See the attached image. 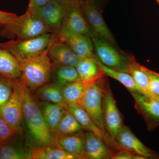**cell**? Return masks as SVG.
Here are the masks:
<instances>
[{
    "instance_id": "35",
    "label": "cell",
    "mask_w": 159,
    "mask_h": 159,
    "mask_svg": "<svg viewBox=\"0 0 159 159\" xmlns=\"http://www.w3.org/2000/svg\"><path fill=\"white\" fill-rule=\"evenodd\" d=\"M51 0H30L28 11H31L40 8L48 3Z\"/></svg>"
},
{
    "instance_id": "25",
    "label": "cell",
    "mask_w": 159,
    "mask_h": 159,
    "mask_svg": "<svg viewBox=\"0 0 159 159\" xmlns=\"http://www.w3.org/2000/svg\"><path fill=\"white\" fill-rule=\"evenodd\" d=\"M36 93L43 102L67 106L63 97L61 86L57 84H46L38 89Z\"/></svg>"
},
{
    "instance_id": "4",
    "label": "cell",
    "mask_w": 159,
    "mask_h": 159,
    "mask_svg": "<svg viewBox=\"0 0 159 159\" xmlns=\"http://www.w3.org/2000/svg\"><path fill=\"white\" fill-rule=\"evenodd\" d=\"M54 34L50 33L25 40H11L0 44V48L10 52L18 60L42 54L49 47Z\"/></svg>"
},
{
    "instance_id": "8",
    "label": "cell",
    "mask_w": 159,
    "mask_h": 159,
    "mask_svg": "<svg viewBox=\"0 0 159 159\" xmlns=\"http://www.w3.org/2000/svg\"><path fill=\"white\" fill-rule=\"evenodd\" d=\"M102 111L106 130L116 140L123 126L121 114L108 85L104 83L102 97Z\"/></svg>"
},
{
    "instance_id": "22",
    "label": "cell",
    "mask_w": 159,
    "mask_h": 159,
    "mask_svg": "<svg viewBox=\"0 0 159 159\" xmlns=\"http://www.w3.org/2000/svg\"><path fill=\"white\" fill-rule=\"evenodd\" d=\"M16 136L0 145V159H32L31 149L16 142Z\"/></svg>"
},
{
    "instance_id": "20",
    "label": "cell",
    "mask_w": 159,
    "mask_h": 159,
    "mask_svg": "<svg viewBox=\"0 0 159 159\" xmlns=\"http://www.w3.org/2000/svg\"><path fill=\"white\" fill-rule=\"evenodd\" d=\"M92 59L97 63L99 68L105 75L121 83L126 89H128L130 93L143 94L130 74L116 70L106 66L100 62L96 55H94Z\"/></svg>"
},
{
    "instance_id": "3",
    "label": "cell",
    "mask_w": 159,
    "mask_h": 159,
    "mask_svg": "<svg viewBox=\"0 0 159 159\" xmlns=\"http://www.w3.org/2000/svg\"><path fill=\"white\" fill-rule=\"evenodd\" d=\"M51 32V29L45 23L27 10L25 14L17 16L12 22L1 26L0 36L25 40Z\"/></svg>"
},
{
    "instance_id": "26",
    "label": "cell",
    "mask_w": 159,
    "mask_h": 159,
    "mask_svg": "<svg viewBox=\"0 0 159 159\" xmlns=\"http://www.w3.org/2000/svg\"><path fill=\"white\" fill-rule=\"evenodd\" d=\"M128 73L132 77L144 95L157 99L151 93L149 90L148 76L145 71V67L139 64L132 58L129 68Z\"/></svg>"
},
{
    "instance_id": "30",
    "label": "cell",
    "mask_w": 159,
    "mask_h": 159,
    "mask_svg": "<svg viewBox=\"0 0 159 159\" xmlns=\"http://www.w3.org/2000/svg\"><path fill=\"white\" fill-rule=\"evenodd\" d=\"M13 81L0 77V109L9 101L13 92Z\"/></svg>"
},
{
    "instance_id": "10",
    "label": "cell",
    "mask_w": 159,
    "mask_h": 159,
    "mask_svg": "<svg viewBox=\"0 0 159 159\" xmlns=\"http://www.w3.org/2000/svg\"><path fill=\"white\" fill-rule=\"evenodd\" d=\"M54 34L68 46L80 58H93L95 55L93 40L88 35L74 33L62 27Z\"/></svg>"
},
{
    "instance_id": "34",
    "label": "cell",
    "mask_w": 159,
    "mask_h": 159,
    "mask_svg": "<svg viewBox=\"0 0 159 159\" xmlns=\"http://www.w3.org/2000/svg\"><path fill=\"white\" fill-rule=\"evenodd\" d=\"M17 16L14 13L0 11V27L12 22Z\"/></svg>"
},
{
    "instance_id": "18",
    "label": "cell",
    "mask_w": 159,
    "mask_h": 159,
    "mask_svg": "<svg viewBox=\"0 0 159 159\" xmlns=\"http://www.w3.org/2000/svg\"><path fill=\"white\" fill-rule=\"evenodd\" d=\"M85 153L86 159H111L113 149L93 133H85Z\"/></svg>"
},
{
    "instance_id": "23",
    "label": "cell",
    "mask_w": 159,
    "mask_h": 159,
    "mask_svg": "<svg viewBox=\"0 0 159 159\" xmlns=\"http://www.w3.org/2000/svg\"><path fill=\"white\" fill-rule=\"evenodd\" d=\"M67 106L45 102L41 108L42 113L50 130L53 133L57 127Z\"/></svg>"
},
{
    "instance_id": "13",
    "label": "cell",
    "mask_w": 159,
    "mask_h": 159,
    "mask_svg": "<svg viewBox=\"0 0 159 159\" xmlns=\"http://www.w3.org/2000/svg\"><path fill=\"white\" fill-rule=\"evenodd\" d=\"M65 6L56 0H51L44 6L31 12L45 23L55 34L62 25L65 14Z\"/></svg>"
},
{
    "instance_id": "7",
    "label": "cell",
    "mask_w": 159,
    "mask_h": 159,
    "mask_svg": "<svg viewBox=\"0 0 159 159\" xmlns=\"http://www.w3.org/2000/svg\"><path fill=\"white\" fill-rule=\"evenodd\" d=\"M13 92L9 101L0 109V116L11 128L19 132L23 118V106L25 87L20 80L13 81Z\"/></svg>"
},
{
    "instance_id": "24",
    "label": "cell",
    "mask_w": 159,
    "mask_h": 159,
    "mask_svg": "<svg viewBox=\"0 0 159 159\" xmlns=\"http://www.w3.org/2000/svg\"><path fill=\"white\" fill-rule=\"evenodd\" d=\"M32 159H77L55 145L39 146L31 149Z\"/></svg>"
},
{
    "instance_id": "15",
    "label": "cell",
    "mask_w": 159,
    "mask_h": 159,
    "mask_svg": "<svg viewBox=\"0 0 159 159\" xmlns=\"http://www.w3.org/2000/svg\"><path fill=\"white\" fill-rule=\"evenodd\" d=\"M48 55L53 66L75 67L80 59L68 46L61 41L54 34L48 47Z\"/></svg>"
},
{
    "instance_id": "37",
    "label": "cell",
    "mask_w": 159,
    "mask_h": 159,
    "mask_svg": "<svg viewBox=\"0 0 159 159\" xmlns=\"http://www.w3.org/2000/svg\"><path fill=\"white\" fill-rule=\"evenodd\" d=\"M80 1H82V2H91L92 0H80Z\"/></svg>"
},
{
    "instance_id": "9",
    "label": "cell",
    "mask_w": 159,
    "mask_h": 159,
    "mask_svg": "<svg viewBox=\"0 0 159 159\" xmlns=\"http://www.w3.org/2000/svg\"><path fill=\"white\" fill-rule=\"evenodd\" d=\"M61 27L90 37L95 35L84 16L80 0H74L66 5L65 14Z\"/></svg>"
},
{
    "instance_id": "36",
    "label": "cell",
    "mask_w": 159,
    "mask_h": 159,
    "mask_svg": "<svg viewBox=\"0 0 159 159\" xmlns=\"http://www.w3.org/2000/svg\"><path fill=\"white\" fill-rule=\"evenodd\" d=\"M56 1L62 3L63 4H64V5H66V4H68V3L74 1V0H56Z\"/></svg>"
},
{
    "instance_id": "28",
    "label": "cell",
    "mask_w": 159,
    "mask_h": 159,
    "mask_svg": "<svg viewBox=\"0 0 159 159\" xmlns=\"http://www.w3.org/2000/svg\"><path fill=\"white\" fill-rule=\"evenodd\" d=\"M89 83L80 80L61 86L66 104H78Z\"/></svg>"
},
{
    "instance_id": "29",
    "label": "cell",
    "mask_w": 159,
    "mask_h": 159,
    "mask_svg": "<svg viewBox=\"0 0 159 159\" xmlns=\"http://www.w3.org/2000/svg\"><path fill=\"white\" fill-rule=\"evenodd\" d=\"M55 83L62 86L80 80L75 67L66 65L53 66Z\"/></svg>"
},
{
    "instance_id": "19",
    "label": "cell",
    "mask_w": 159,
    "mask_h": 159,
    "mask_svg": "<svg viewBox=\"0 0 159 159\" xmlns=\"http://www.w3.org/2000/svg\"><path fill=\"white\" fill-rule=\"evenodd\" d=\"M0 77L12 81L20 77L19 61L10 52L0 48Z\"/></svg>"
},
{
    "instance_id": "32",
    "label": "cell",
    "mask_w": 159,
    "mask_h": 159,
    "mask_svg": "<svg viewBox=\"0 0 159 159\" xmlns=\"http://www.w3.org/2000/svg\"><path fill=\"white\" fill-rule=\"evenodd\" d=\"M145 69L148 76L149 89L151 93L159 100V74L145 67Z\"/></svg>"
},
{
    "instance_id": "38",
    "label": "cell",
    "mask_w": 159,
    "mask_h": 159,
    "mask_svg": "<svg viewBox=\"0 0 159 159\" xmlns=\"http://www.w3.org/2000/svg\"><path fill=\"white\" fill-rule=\"evenodd\" d=\"M157 2H158L159 4V0H157Z\"/></svg>"
},
{
    "instance_id": "14",
    "label": "cell",
    "mask_w": 159,
    "mask_h": 159,
    "mask_svg": "<svg viewBox=\"0 0 159 159\" xmlns=\"http://www.w3.org/2000/svg\"><path fill=\"white\" fill-rule=\"evenodd\" d=\"M135 101L138 110L144 117L149 130L159 125V100L144 94L130 93Z\"/></svg>"
},
{
    "instance_id": "16",
    "label": "cell",
    "mask_w": 159,
    "mask_h": 159,
    "mask_svg": "<svg viewBox=\"0 0 159 159\" xmlns=\"http://www.w3.org/2000/svg\"><path fill=\"white\" fill-rule=\"evenodd\" d=\"M116 140L123 149L142 156L146 159L159 158L158 154L145 146L125 125H123Z\"/></svg>"
},
{
    "instance_id": "31",
    "label": "cell",
    "mask_w": 159,
    "mask_h": 159,
    "mask_svg": "<svg viewBox=\"0 0 159 159\" xmlns=\"http://www.w3.org/2000/svg\"><path fill=\"white\" fill-rule=\"evenodd\" d=\"M18 133L0 116V145L16 136Z\"/></svg>"
},
{
    "instance_id": "2",
    "label": "cell",
    "mask_w": 159,
    "mask_h": 159,
    "mask_svg": "<svg viewBox=\"0 0 159 159\" xmlns=\"http://www.w3.org/2000/svg\"><path fill=\"white\" fill-rule=\"evenodd\" d=\"M19 61L20 66V81L27 89L36 90L49 82L53 65L48 55V48L39 55Z\"/></svg>"
},
{
    "instance_id": "11",
    "label": "cell",
    "mask_w": 159,
    "mask_h": 159,
    "mask_svg": "<svg viewBox=\"0 0 159 159\" xmlns=\"http://www.w3.org/2000/svg\"><path fill=\"white\" fill-rule=\"evenodd\" d=\"M67 108L76 117L84 129L93 133L112 149L116 151L122 149L116 140L106 131L102 130L95 124L85 111L79 104H69Z\"/></svg>"
},
{
    "instance_id": "5",
    "label": "cell",
    "mask_w": 159,
    "mask_h": 159,
    "mask_svg": "<svg viewBox=\"0 0 159 159\" xmlns=\"http://www.w3.org/2000/svg\"><path fill=\"white\" fill-rule=\"evenodd\" d=\"M89 82L78 104L82 107L95 124L106 130L102 111V97L104 83L102 79Z\"/></svg>"
},
{
    "instance_id": "17",
    "label": "cell",
    "mask_w": 159,
    "mask_h": 159,
    "mask_svg": "<svg viewBox=\"0 0 159 159\" xmlns=\"http://www.w3.org/2000/svg\"><path fill=\"white\" fill-rule=\"evenodd\" d=\"M55 146L73 155L77 159H86L85 133L81 131L70 134L54 135Z\"/></svg>"
},
{
    "instance_id": "21",
    "label": "cell",
    "mask_w": 159,
    "mask_h": 159,
    "mask_svg": "<svg viewBox=\"0 0 159 159\" xmlns=\"http://www.w3.org/2000/svg\"><path fill=\"white\" fill-rule=\"evenodd\" d=\"M75 68L80 80L83 82L95 81L105 75L92 58H80Z\"/></svg>"
},
{
    "instance_id": "1",
    "label": "cell",
    "mask_w": 159,
    "mask_h": 159,
    "mask_svg": "<svg viewBox=\"0 0 159 159\" xmlns=\"http://www.w3.org/2000/svg\"><path fill=\"white\" fill-rule=\"evenodd\" d=\"M23 116L29 133L39 146L55 145L54 137L44 119L40 108L25 87L23 98Z\"/></svg>"
},
{
    "instance_id": "12",
    "label": "cell",
    "mask_w": 159,
    "mask_h": 159,
    "mask_svg": "<svg viewBox=\"0 0 159 159\" xmlns=\"http://www.w3.org/2000/svg\"><path fill=\"white\" fill-rule=\"evenodd\" d=\"M80 2L84 14L94 34L110 44L114 46L115 40L113 35L99 10L91 2Z\"/></svg>"
},
{
    "instance_id": "33",
    "label": "cell",
    "mask_w": 159,
    "mask_h": 159,
    "mask_svg": "<svg viewBox=\"0 0 159 159\" xmlns=\"http://www.w3.org/2000/svg\"><path fill=\"white\" fill-rule=\"evenodd\" d=\"M111 159H145L146 158L125 149H121L114 153Z\"/></svg>"
},
{
    "instance_id": "6",
    "label": "cell",
    "mask_w": 159,
    "mask_h": 159,
    "mask_svg": "<svg viewBox=\"0 0 159 159\" xmlns=\"http://www.w3.org/2000/svg\"><path fill=\"white\" fill-rule=\"evenodd\" d=\"M97 56L100 62L110 68L129 73L131 58L121 54L113 46L99 38L96 35L91 37Z\"/></svg>"
},
{
    "instance_id": "27",
    "label": "cell",
    "mask_w": 159,
    "mask_h": 159,
    "mask_svg": "<svg viewBox=\"0 0 159 159\" xmlns=\"http://www.w3.org/2000/svg\"><path fill=\"white\" fill-rule=\"evenodd\" d=\"M83 129L76 117L67 108L52 134L54 136L70 134L79 132Z\"/></svg>"
}]
</instances>
